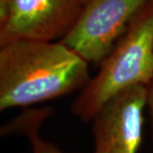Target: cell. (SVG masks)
I'll return each instance as SVG.
<instances>
[{
    "mask_svg": "<svg viewBox=\"0 0 153 153\" xmlns=\"http://www.w3.org/2000/svg\"><path fill=\"white\" fill-rule=\"evenodd\" d=\"M88 63L61 41L0 45V111L27 108L82 90Z\"/></svg>",
    "mask_w": 153,
    "mask_h": 153,
    "instance_id": "obj_1",
    "label": "cell"
},
{
    "mask_svg": "<svg viewBox=\"0 0 153 153\" xmlns=\"http://www.w3.org/2000/svg\"><path fill=\"white\" fill-rule=\"evenodd\" d=\"M91 78L72 103L71 111L91 122L106 102L122 91L147 85L153 78V5L134 18L124 35L100 63Z\"/></svg>",
    "mask_w": 153,
    "mask_h": 153,
    "instance_id": "obj_2",
    "label": "cell"
},
{
    "mask_svg": "<svg viewBox=\"0 0 153 153\" xmlns=\"http://www.w3.org/2000/svg\"><path fill=\"white\" fill-rule=\"evenodd\" d=\"M148 3V0H88L60 41L88 64L100 63Z\"/></svg>",
    "mask_w": 153,
    "mask_h": 153,
    "instance_id": "obj_3",
    "label": "cell"
},
{
    "mask_svg": "<svg viewBox=\"0 0 153 153\" xmlns=\"http://www.w3.org/2000/svg\"><path fill=\"white\" fill-rule=\"evenodd\" d=\"M87 0H0V45L17 40L60 41Z\"/></svg>",
    "mask_w": 153,
    "mask_h": 153,
    "instance_id": "obj_4",
    "label": "cell"
},
{
    "mask_svg": "<svg viewBox=\"0 0 153 153\" xmlns=\"http://www.w3.org/2000/svg\"><path fill=\"white\" fill-rule=\"evenodd\" d=\"M146 96V85H138L105 103L91 121L93 153H139Z\"/></svg>",
    "mask_w": 153,
    "mask_h": 153,
    "instance_id": "obj_5",
    "label": "cell"
},
{
    "mask_svg": "<svg viewBox=\"0 0 153 153\" xmlns=\"http://www.w3.org/2000/svg\"><path fill=\"white\" fill-rule=\"evenodd\" d=\"M52 114L51 108H44L40 109H31L24 112L18 117L14 118L6 126L2 127V135L17 132L26 134L30 129L34 127H40L44 119Z\"/></svg>",
    "mask_w": 153,
    "mask_h": 153,
    "instance_id": "obj_6",
    "label": "cell"
},
{
    "mask_svg": "<svg viewBox=\"0 0 153 153\" xmlns=\"http://www.w3.org/2000/svg\"><path fill=\"white\" fill-rule=\"evenodd\" d=\"M39 128H32L25 134L31 143V153H66L54 143L41 138L38 131Z\"/></svg>",
    "mask_w": 153,
    "mask_h": 153,
    "instance_id": "obj_7",
    "label": "cell"
},
{
    "mask_svg": "<svg viewBox=\"0 0 153 153\" xmlns=\"http://www.w3.org/2000/svg\"><path fill=\"white\" fill-rule=\"evenodd\" d=\"M146 109L148 111L149 114V120H150V126H151V137L153 140V78L149 84L146 85Z\"/></svg>",
    "mask_w": 153,
    "mask_h": 153,
    "instance_id": "obj_8",
    "label": "cell"
},
{
    "mask_svg": "<svg viewBox=\"0 0 153 153\" xmlns=\"http://www.w3.org/2000/svg\"><path fill=\"white\" fill-rule=\"evenodd\" d=\"M148 2L150 3V4H152V5H153V0H148Z\"/></svg>",
    "mask_w": 153,
    "mask_h": 153,
    "instance_id": "obj_9",
    "label": "cell"
},
{
    "mask_svg": "<svg viewBox=\"0 0 153 153\" xmlns=\"http://www.w3.org/2000/svg\"><path fill=\"white\" fill-rule=\"evenodd\" d=\"M87 1H88V0H87Z\"/></svg>",
    "mask_w": 153,
    "mask_h": 153,
    "instance_id": "obj_10",
    "label": "cell"
}]
</instances>
